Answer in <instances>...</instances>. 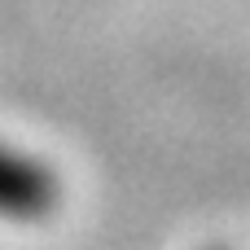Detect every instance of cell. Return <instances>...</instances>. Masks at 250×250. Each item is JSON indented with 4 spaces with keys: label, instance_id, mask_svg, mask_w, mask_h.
Returning <instances> with one entry per match:
<instances>
[{
    "label": "cell",
    "instance_id": "cell-1",
    "mask_svg": "<svg viewBox=\"0 0 250 250\" xmlns=\"http://www.w3.org/2000/svg\"><path fill=\"white\" fill-rule=\"evenodd\" d=\"M44 202H48L44 176L0 149V211H4V215H31V211H40Z\"/></svg>",
    "mask_w": 250,
    "mask_h": 250
}]
</instances>
